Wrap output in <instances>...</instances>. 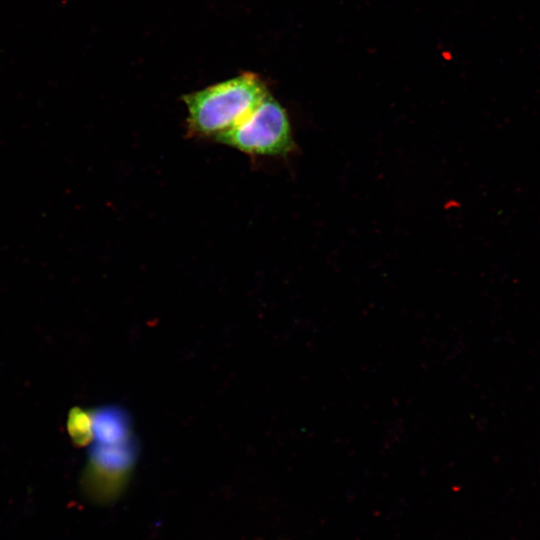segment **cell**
Returning <instances> with one entry per match:
<instances>
[{"mask_svg": "<svg viewBox=\"0 0 540 540\" xmlns=\"http://www.w3.org/2000/svg\"><path fill=\"white\" fill-rule=\"evenodd\" d=\"M267 94L264 82L254 73L186 94L189 133L216 139L242 121Z\"/></svg>", "mask_w": 540, "mask_h": 540, "instance_id": "1", "label": "cell"}, {"mask_svg": "<svg viewBox=\"0 0 540 540\" xmlns=\"http://www.w3.org/2000/svg\"><path fill=\"white\" fill-rule=\"evenodd\" d=\"M215 140L249 155H287L295 148L286 111L269 94L242 121Z\"/></svg>", "mask_w": 540, "mask_h": 540, "instance_id": "2", "label": "cell"}, {"mask_svg": "<svg viewBox=\"0 0 540 540\" xmlns=\"http://www.w3.org/2000/svg\"><path fill=\"white\" fill-rule=\"evenodd\" d=\"M129 441L114 444L97 443L90 450L81 478V488L92 502L110 503L125 489L136 456L135 448Z\"/></svg>", "mask_w": 540, "mask_h": 540, "instance_id": "3", "label": "cell"}, {"mask_svg": "<svg viewBox=\"0 0 540 540\" xmlns=\"http://www.w3.org/2000/svg\"><path fill=\"white\" fill-rule=\"evenodd\" d=\"M93 436L98 443L114 444L129 440L127 419L116 409L104 408L91 412Z\"/></svg>", "mask_w": 540, "mask_h": 540, "instance_id": "4", "label": "cell"}, {"mask_svg": "<svg viewBox=\"0 0 540 540\" xmlns=\"http://www.w3.org/2000/svg\"><path fill=\"white\" fill-rule=\"evenodd\" d=\"M68 432L73 442L82 447L87 445L93 437L91 413L81 408H73L68 417Z\"/></svg>", "mask_w": 540, "mask_h": 540, "instance_id": "5", "label": "cell"}]
</instances>
